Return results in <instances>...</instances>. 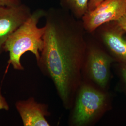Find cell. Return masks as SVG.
Segmentation results:
<instances>
[{"mask_svg": "<svg viewBox=\"0 0 126 126\" xmlns=\"http://www.w3.org/2000/svg\"><path fill=\"white\" fill-rule=\"evenodd\" d=\"M44 45L36 62L52 81L63 106L72 108L82 83L87 41L82 22L60 8L45 11Z\"/></svg>", "mask_w": 126, "mask_h": 126, "instance_id": "6da1fadb", "label": "cell"}, {"mask_svg": "<svg viewBox=\"0 0 126 126\" xmlns=\"http://www.w3.org/2000/svg\"><path fill=\"white\" fill-rule=\"evenodd\" d=\"M45 10L38 9L9 36L4 45V52H9V63L14 69L24 70L21 62L23 55L28 51L34 54L37 60L43 48V36L45 27L39 28L37 24L44 16Z\"/></svg>", "mask_w": 126, "mask_h": 126, "instance_id": "7a4b0ae2", "label": "cell"}, {"mask_svg": "<svg viewBox=\"0 0 126 126\" xmlns=\"http://www.w3.org/2000/svg\"><path fill=\"white\" fill-rule=\"evenodd\" d=\"M106 102L103 93L82 82L75 96L70 124L75 126L90 124L103 110Z\"/></svg>", "mask_w": 126, "mask_h": 126, "instance_id": "3957f363", "label": "cell"}, {"mask_svg": "<svg viewBox=\"0 0 126 126\" xmlns=\"http://www.w3.org/2000/svg\"><path fill=\"white\" fill-rule=\"evenodd\" d=\"M126 12V0H105L82 16L85 32L92 33L105 23L117 21Z\"/></svg>", "mask_w": 126, "mask_h": 126, "instance_id": "277c9868", "label": "cell"}, {"mask_svg": "<svg viewBox=\"0 0 126 126\" xmlns=\"http://www.w3.org/2000/svg\"><path fill=\"white\" fill-rule=\"evenodd\" d=\"M113 61L108 54L95 46L89 45L87 42L82 72L85 71L92 80L104 88L108 83L110 68Z\"/></svg>", "mask_w": 126, "mask_h": 126, "instance_id": "5b68a950", "label": "cell"}, {"mask_svg": "<svg viewBox=\"0 0 126 126\" xmlns=\"http://www.w3.org/2000/svg\"><path fill=\"white\" fill-rule=\"evenodd\" d=\"M32 13L30 8L22 3L14 6H0V55L4 52V45L9 36Z\"/></svg>", "mask_w": 126, "mask_h": 126, "instance_id": "8992f818", "label": "cell"}, {"mask_svg": "<svg viewBox=\"0 0 126 126\" xmlns=\"http://www.w3.org/2000/svg\"><path fill=\"white\" fill-rule=\"evenodd\" d=\"M15 107L24 126H50L46 117L50 116L48 105L38 102L33 97L20 100L15 103Z\"/></svg>", "mask_w": 126, "mask_h": 126, "instance_id": "52a82bcc", "label": "cell"}, {"mask_svg": "<svg viewBox=\"0 0 126 126\" xmlns=\"http://www.w3.org/2000/svg\"><path fill=\"white\" fill-rule=\"evenodd\" d=\"M108 23L101 33L103 41L114 57L126 64V39L124 36L125 32L115 21Z\"/></svg>", "mask_w": 126, "mask_h": 126, "instance_id": "ba28073f", "label": "cell"}, {"mask_svg": "<svg viewBox=\"0 0 126 126\" xmlns=\"http://www.w3.org/2000/svg\"><path fill=\"white\" fill-rule=\"evenodd\" d=\"M61 8L79 19L88 10L89 0H59Z\"/></svg>", "mask_w": 126, "mask_h": 126, "instance_id": "9c48e42d", "label": "cell"}, {"mask_svg": "<svg viewBox=\"0 0 126 126\" xmlns=\"http://www.w3.org/2000/svg\"><path fill=\"white\" fill-rule=\"evenodd\" d=\"M9 105L6 99L2 94L1 91L0 90V111L5 110L9 111Z\"/></svg>", "mask_w": 126, "mask_h": 126, "instance_id": "30bf717a", "label": "cell"}, {"mask_svg": "<svg viewBox=\"0 0 126 126\" xmlns=\"http://www.w3.org/2000/svg\"><path fill=\"white\" fill-rule=\"evenodd\" d=\"M21 3V0H0V6H14Z\"/></svg>", "mask_w": 126, "mask_h": 126, "instance_id": "8fae6325", "label": "cell"}, {"mask_svg": "<svg viewBox=\"0 0 126 126\" xmlns=\"http://www.w3.org/2000/svg\"><path fill=\"white\" fill-rule=\"evenodd\" d=\"M105 0H89L88 4V10L94 9Z\"/></svg>", "mask_w": 126, "mask_h": 126, "instance_id": "7c38bea8", "label": "cell"}, {"mask_svg": "<svg viewBox=\"0 0 126 126\" xmlns=\"http://www.w3.org/2000/svg\"><path fill=\"white\" fill-rule=\"evenodd\" d=\"M115 22L126 32V12L121 18Z\"/></svg>", "mask_w": 126, "mask_h": 126, "instance_id": "4fadbf2b", "label": "cell"}, {"mask_svg": "<svg viewBox=\"0 0 126 126\" xmlns=\"http://www.w3.org/2000/svg\"><path fill=\"white\" fill-rule=\"evenodd\" d=\"M121 72L122 76L123 77L124 80H125L126 83V64L125 63L123 64V65H122Z\"/></svg>", "mask_w": 126, "mask_h": 126, "instance_id": "5bb4252c", "label": "cell"}]
</instances>
